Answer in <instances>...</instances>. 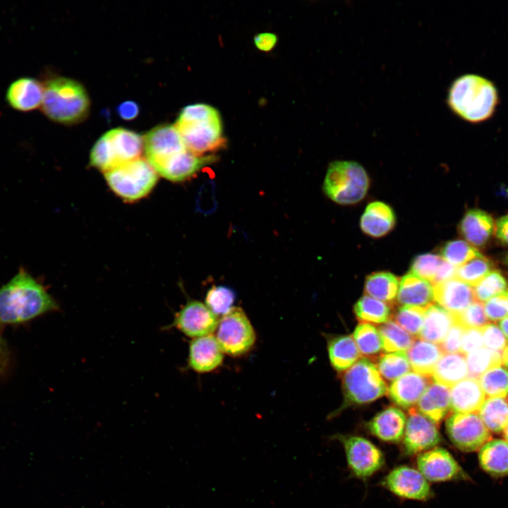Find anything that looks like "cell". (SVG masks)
<instances>
[{"instance_id":"obj_22","label":"cell","mask_w":508,"mask_h":508,"mask_svg":"<svg viewBox=\"0 0 508 508\" xmlns=\"http://www.w3.org/2000/svg\"><path fill=\"white\" fill-rule=\"evenodd\" d=\"M406 417L397 407H388L376 414L368 423L369 431L380 440L397 443L403 439Z\"/></svg>"},{"instance_id":"obj_7","label":"cell","mask_w":508,"mask_h":508,"mask_svg":"<svg viewBox=\"0 0 508 508\" xmlns=\"http://www.w3.org/2000/svg\"><path fill=\"white\" fill-rule=\"evenodd\" d=\"M104 174L111 189L127 201H135L146 196L158 179L154 167L146 159L141 157Z\"/></svg>"},{"instance_id":"obj_4","label":"cell","mask_w":508,"mask_h":508,"mask_svg":"<svg viewBox=\"0 0 508 508\" xmlns=\"http://www.w3.org/2000/svg\"><path fill=\"white\" fill-rule=\"evenodd\" d=\"M42 111L52 121L73 124L83 120L90 109V99L85 87L78 82L56 77L44 85Z\"/></svg>"},{"instance_id":"obj_11","label":"cell","mask_w":508,"mask_h":508,"mask_svg":"<svg viewBox=\"0 0 508 508\" xmlns=\"http://www.w3.org/2000/svg\"><path fill=\"white\" fill-rule=\"evenodd\" d=\"M446 431L452 444L462 452L478 450L490 437V432L476 413H454L446 421Z\"/></svg>"},{"instance_id":"obj_37","label":"cell","mask_w":508,"mask_h":508,"mask_svg":"<svg viewBox=\"0 0 508 508\" xmlns=\"http://www.w3.org/2000/svg\"><path fill=\"white\" fill-rule=\"evenodd\" d=\"M360 354L369 358H377L383 350L381 334L375 326L361 322L356 327L353 337Z\"/></svg>"},{"instance_id":"obj_29","label":"cell","mask_w":508,"mask_h":508,"mask_svg":"<svg viewBox=\"0 0 508 508\" xmlns=\"http://www.w3.org/2000/svg\"><path fill=\"white\" fill-rule=\"evenodd\" d=\"M456 267L445 261L440 255L423 254L413 261L411 272L428 279L433 285L455 277Z\"/></svg>"},{"instance_id":"obj_51","label":"cell","mask_w":508,"mask_h":508,"mask_svg":"<svg viewBox=\"0 0 508 508\" xmlns=\"http://www.w3.org/2000/svg\"><path fill=\"white\" fill-rule=\"evenodd\" d=\"M483 346V339L480 329H465L462 336L460 353H468Z\"/></svg>"},{"instance_id":"obj_17","label":"cell","mask_w":508,"mask_h":508,"mask_svg":"<svg viewBox=\"0 0 508 508\" xmlns=\"http://www.w3.org/2000/svg\"><path fill=\"white\" fill-rule=\"evenodd\" d=\"M217 159L218 157L212 154L197 156L186 150L164 161L155 169L169 181H182Z\"/></svg>"},{"instance_id":"obj_6","label":"cell","mask_w":508,"mask_h":508,"mask_svg":"<svg viewBox=\"0 0 508 508\" xmlns=\"http://www.w3.org/2000/svg\"><path fill=\"white\" fill-rule=\"evenodd\" d=\"M370 180L365 169L353 161L329 164L323 183L327 196L340 205H353L365 196Z\"/></svg>"},{"instance_id":"obj_35","label":"cell","mask_w":508,"mask_h":508,"mask_svg":"<svg viewBox=\"0 0 508 508\" xmlns=\"http://www.w3.org/2000/svg\"><path fill=\"white\" fill-rule=\"evenodd\" d=\"M478 412L488 430L493 433H501L508 424V401L504 398L485 399Z\"/></svg>"},{"instance_id":"obj_31","label":"cell","mask_w":508,"mask_h":508,"mask_svg":"<svg viewBox=\"0 0 508 508\" xmlns=\"http://www.w3.org/2000/svg\"><path fill=\"white\" fill-rule=\"evenodd\" d=\"M479 463L483 470L495 476L508 475V442L502 439L488 440L480 449Z\"/></svg>"},{"instance_id":"obj_34","label":"cell","mask_w":508,"mask_h":508,"mask_svg":"<svg viewBox=\"0 0 508 508\" xmlns=\"http://www.w3.org/2000/svg\"><path fill=\"white\" fill-rule=\"evenodd\" d=\"M399 282L387 272H373L366 277L364 290L368 296L385 303H392L397 298Z\"/></svg>"},{"instance_id":"obj_60","label":"cell","mask_w":508,"mask_h":508,"mask_svg":"<svg viewBox=\"0 0 508 508\" xmlns=\"http://www.w3.org/2000/svg\"><path fill=\"white\" fill-rule=\"evenodd\" d=\"M506 262H507V265H508V255H507V258H506Z\"/></svg>"},{"instance_id":"obj_40","label":"cell","mask_w":508,"mask_h":508,"mask_svg":"<svg viewBox=\"0 0 508 508\" xmlns=\"http://www.w3.org/2000/svg\"><path fill=\"white\" fill-rule=\"evenodd\" d=\"M382 377L394 381L409 373L411 366L406 352H393L380 355L376 365Z\"/></svg>"},{"instance_id":"obj_49","label":"cell","mask_w":508,"mask_h":508,"mask_svg":"<svg viewBox=\"0 0 508 508\" xmlns=\"http://www.w3.org/2000/svg\"><path fill=\"white\" fill-rule=\"evenodd\" d=\"M485 347L502 353L507 346V339L500 327L488 323L481 329Z\"/></svg>"},{"instance_id":"obj_47","label":"cell","mask_w":508,"mask_h":508,"mask_svg":"<svg viewBox=\"0 0 508 508\" xmlns=\"http://www.w3.org/2000/svg\"><path fill=\"white\" fill-rule=\"evenodd\" d=\"M452 315L454 322L461 325L464 329H481L489 323L483 303L478 301L473 302L462 312Z\"/></svg>"},{"instance_id":"obj_20","label":"cell","mask_w":508,"mask_h":508,"mask_svg":"<svg viewBox=\"0 0 508 508\" xmlns=\"http://www.w3.org/2000/svg\"><path fill=\"white\" fill-rule=\"evenodd\" d=\"M431 383L432 377L409 372L393 381L389 387L388 394L395 404L410 409L419 401Z\"/></svg>"},{"instance_id":"obj_59","label":"cell","mask_w":508,"mask_h":508,"mask_svg":"<svg viewBox=\"0 0 508 508\" xmlns=\"http://www.w3.org/2000/svg\"><path fill=\"white\" fill-rule=\"evenodd\" d=\"M502 194L507 198L508 200V186L505 187L502 190Z\"/></svg>"},{"instance_id":"obj_46","label":"cell","mask_w":508,"mask_h":508,"mask_svg":"<svg viewBox=\"0 0 508 508\" xmlns=\"http://www.w3.org/2000/svg\"><path fill=\"white\" fill-rule=\"evenodd\" d=\"M427 308L403 306L394 315L395 322L411 335L419 336Z\"/></svg>"},{"instance_id":"obj_27","label":"cell","mask_w":508,"mask_h":508,"mask_svg":"<svg viewBox=\"0 0 508 508\" xmlns=\"http://www.w3.org/2000/svg\"><path fill=\"white\" fill-rule=\"evenodd\" d=\"M454 324L452 314L442 307L431 304L427 307L420 339L440 344Z\"/></svg>"},{"instance_id":"obj_2","label":"cell","mask_w":508,"mask_h":508,"mask_svg":"<svg viewBox=\"0 0 508 508\" xmlns=\"http://www.w3.org/2000/svg\"><path fill=\"white\" fill-rule=\"evenodd\" d=\"M447 103L460 119L478 123L488 120L495 114L499 95L491 80L478 74L466 73L452 82Z\"/></svg>"},{"instance_id":"obj_39","label":"cell","mask_w":508,"mask_h":508,"mask_svg":"<svg viewBox=\"0 0 508 508\" xmlns=\"http://www.w3.org/2000/svg\"><path fill=\"white\" fill-rule=\"evenodd\" d=\"M469 377L479 378L490 368L502 364V353L485 346L466 355Z\"/></svg>"},{"instance_id":"obj_33","label":"cell","mask_w":508,"mask_h":508,"mask_svg":"<svg viewBox=\"0 0 508 508\" xmlns=\"http://www.w3.org/2000/svg\"><path fill=\"white\" fill-rule=\"evenodd\" d=\"M329 361L337 371L347 370L359 358L360 352L352 336L343 335L328 341Z\"/></svg>"},{"instance_id":"obj_24","label":"cell","mask_w":508,"mask_h":508,"mask_svg":"<svg viewBox=\"0 0 508 508\" xmlns=\"http://www.w3.org/2000/svg\"><path fill=\"white\" fill-rule=\"evenodd\" d=\"M485 400V395L478 379L466 377L452 387L450 409L454 413L478 412Z\"/></svg>"},{"instance_id":"obj_13","label":"cell","mask_w":508,"mask_h":508,"mask_svg":"<svg viewBox=\"0 0 508 508\" xmlns=\"http://www.w3.org/2000/svg\"><path fill=\"white\" fill-rule=\"evenodd\" d=\"M146 159L154 169L186 148L174 125L163 124L148 131L143 137Z\"/></svg>"},{"instance_id":"obj_54","label":"cell","mask_w":508,"mask_h":508,"mask_svg":"<svg viewBox=\"0 0 508 508\" xmlns=\"http://www.w3.org/2000/svg\"><path fill=\"white\" fill-rule=\"evenodd\" d=\"M11 363V353L5 340L0 334V377L8 371Z\"/></svg>"},{"instance_id":"obj_43","label":"cell","mask_w":508,"mask_h":508,"mask_svg":"<svg viewBox=\"0 0 508 508\" xmlns=\"http://www.w3.org/2000/svg\"><path fill=\"white\" fill-rule=\"evenodd\" d=\"M508 283L498 270H491L476 286L473 291L476 301L485 302L490 298L508 291Z\"/></svg>"},{"instance_id":"obj_3","label":"cell","mask_w":508,"mask_h":508,"mask_svg":"<svg viewBox=\"0 0 508 508\" xmlns=\"http://www.w3.org/2000/svg\"><path fill=\"white\" fill-rule=\"evenodd\" d=\"M186 150L197 156L214 152L226 146L219 112L207 104L185 107L174 125Z\"/></svg>"},{"instance_id":"obj_55","label":"cell","mask_w":508,"mask_h":508,"mask_svg":"<svg viewBox=\"0 0 508 508\" xmlns=\"http://www.w3.org/2000/svg\"><path fill=\"white\" fill-rule=\"evenodd\" d=\"M495 234L500 241L508 244V214L500 217L497 221Z\"/></svg>"},{"instance_id":"obj_48","label":"cell","mask_w":508,"mask_h":508,"mask_svg":"<svg viewBox=\"0 0 508 508\" xmlns=\"http://www.w3.org/2000/svg\"><path fill=\"white\" fill-rule=\"evenodd\" d=\"M488 320H502L508 316V291L494 296L483 304Z\"/></svg>"},{"instance_id":"obj_10","label":"cell","mask_w":508,"mask_h":508,"mask_svg":"<svg viewBox=\"0 0 508 508\" xmlns=\"http://www.w3.org/2000/svg\"><path fill=\"white\" fill-rule=\"evenodd\" d=\"M342 445L347 464L358 478L365 480L377 472L385 464L382 452L369 440L357 435H336Z\"/></svg>"},{"instance_id":"obj_14","label":"cell","mask_w":508,"mask_h":508,"mask_svg":"<svg viewBox=\"0 0 508 508\" xmlns=\"http://www.w3.org/2000/svg\"><path fill=\"white\" fill-rule=\"evenodd\" d=\"M382 485L397 497L425 501L433 496L430 483L414 468L399 466L392 469L383 479Z\"/></svg>"},{"instance_id":"obj_53","label":"cell","mask_w":508,"mask_h":508,"mask_svg":"<svg viewBox=\"0 0 508 508\" xmlns=\"http://www.w3.org/2000/svg\"><path fill=\"white\" fill-rule=\"evenodd\" d=\"M117 111L119 116L123 119L132 120L138 116L139 107L135 102L126 101L118 107Z\"/></svg>"},{"instance_id":"obj_52","label":"cell","mask_w":508,"mask_h":508,"mask_svg":"<svg viewBox=\"0 0 508 508\" xmlns=\"http://www.w3.org/2000/svg\"><path fill=\"white\" fill-rule=\"evenodd\" d=\"M277 42V37L274 33L262 32L254 37V43L256 47L260 51H271Z\"/></svg>"},{"instance_id":"obj_38","label":"cell","mask_w":508,"mask_h":508,"mask_svg":"<svg viewBox=\"0 0 508 508\" xmlns=\"http://www.w3.org/2000/svg\"><path fill=\"white\" fill-rule=\"evenodd\" d=\"M378 330L382 337L383 350L389 353L405 352L415 341V337L390 320L382 324Z\"/></svg>"},{"instance_id":"obj_18","label":"cell","mask_w":508,"mask_h":508,"mask_svg":"<svg viewBox=\"0 0 508 508\" xmlns=\"http://www.w3.org/2000/svg\"><path fill=\"white\" fill-rule=\"evenodd\" d=\"M433 287L434 301L452 315L462 312L476 301L473 288L456 277L436 284Z\"/></svg>"},{"instance_id":"obj_50","label":"cell","mask_w":508,"mask_h":508,"mask_svg":"<svg viewBox=\"0 0 508 508\" xmlns=\"http://www.w3.org/2000/svg\"><path fill=\"white\" fill-rule=\"evenodd\" d=\"M464 329L454 322L445 340L439 345L444 353L460 352L462 336Z\"/></svg>"},{"instance_id":"obj_56","label":"cell","mask_w":508,"mask_h":508,"mask_svg":"<svg viewBox=\"0 0 508 508\" xmlns=\"http://www.w3.org/2000/svg\"><path fill=\"white\" fill-rule=\"evenodd\" d=\"M499 326L506 339H508V316L500 320Z\"/></svg>"},{"instance_id":"obj_8","label":"cell","mask_w":508,"mask_h":508,"mask_svg":"<svg viewBox=\"0 0 508 508\" xmlns=\"http://www.w3.org/2000/svg\"><path fill=\"white\" fill-rule=\"evenodd\" d=\"M342 386L348 401L356 404L373 401L387 392L376 365L367 358L357 361L344 372Z\"/></svg>"},{"instance_id":"obj_19","label":"cell","mask_w":508,"mask_h":508,"mask_svg":"<svg viewBox=\"0 0 508 508\" xmlns=\"http://www.w3.org/2000/svg\"><path fill=\"white\" fill-rule=\"evenodd\" d=\"M224 352L212 334L195 338L190 343L188 363L195 372H211L222 364Z\"/></svg>"},{"instance_id":"obj_42","label":"cell","mask_w":508,"mask_h":508,"mask_svg":"<svg viewBox=\"0 0 508 508\" xmlns=\"http://www.w3.org/2000/svg\"><path fill=\"white\" fill-rule=\"evenodd\" d=\"M441 253L445 261L456 267L473 258L483 256L473 246L463 240L448 242L442 248Z\"/></svg>"},{"instance_id":"obj_45","label":"cell","mask_w":508,"mask_h":508,"mask_svg":"<svg viewBox=\"0 0 508 508\" xmlns=\"http://www.w3.org/2000/svg\"><path fill=\"white\" fill-rule=\"evenodd\" d=\"M235 299L236 294L232 289L214 286L206 294L205 305L217 316H222L234 308Z\"/></svg>"},{"instance_id":"obj_41","label":"cell","mask_w":508,"mask_h":508,"mask_svg":"<svg viewBox=\"0 0 508 508\" xmlns=\"http://www.w3.org/2000/svg\"><path fill=\"white\" fill-rule=\"evenodd\" d=\"M488 398H504L508 395V370L500 365L493 367L478 379Z\"/></svg>"},{"instance_id":"obj_32","label":"cell","mask_w":508,"mask_h":508,"mask_svg":"<svg viewBox=\"0 0 508 508\" xmlns=\"http://www.w3.org/2000/svg\"><path fill=\"white\" fill-rule=\"evenodd\" d=\"M468 375L466 356L463 353H445L437 363L433 373L435 382L452 387Z\"/></svg>"},{"instance_id":"obj_16","label":"cell","mask_w":508,"mask_h":508,"mask_svg":"<svg viewBox=\"0 0 508 508\" xmlns=\"http://www.w3.org/2000/svg\"><path fill=\"white\" fill-rule=\"evenodd\" d=\"M416 466L425 478L430 482L448 481L462 475L458 462L442 447H435L419 454Z\"/></svg>"},{"instance_id":"obj_5","label":"cell","mask_w":508,"mask_h":508,"mask_svg":"<svg viewBox=\"0 0 508 508\" xmlns=\"http://www.w3.org/2000/svg\"><path fill=\"white\" fill-rule=\"evenodd\" d=\"M143 138L134 131L116 128L102 135L90 152V164L104 173L140 157Z\"/></svg>"},{"instance_id":"obj_12","label":"cell","mask_w":508,"mask_h":508,"mask_svg":"<svg viewBox=\"0 0 508 508\" xmlns=\"http://www.w3.org/2000/svg\"><path fill=\"white\" fill-rule=\"evenodd\" d=\"M409 411L403 437L404 454H419L435 447L441 441L437 424L414 407Z\"/></svg>"},{"instance_id":"obj_26","label":"cell","mask_w":508,"mask_h":508,"mask_svg":"<svg viewBox=\"0 0 508 508\" xmlns=\"http://www.w3.org/2000/svg\"><path fill=\"white\" fill-rule=\"evenodd\" d=\"M495 230L492 217L486 212L472 209L463 217L459 231L472 246H481L489 240Z\"/></svg>"},{"instance_id":"obj_58","label":"cell","mask_w":508,"mask_h":508,"mask_svg":"<svg viewBox=\"0 0 508 508\" xmlns=\"http://www.w3.org/2000/svg\"><path fill=\"white\" fill-rule=\"evenodd\" d=\"M503 432H504V437H505V439H506L505 440H507V441L508 442V424H507V426L505 427V428H504V430H503Z\"/></svg>"},{"instance_id":"obj_9","label":"cell","mask_w":508,"mask_h":508,"mask_svg":"<svg viewBox=\"0 0 508 508\" xmlns=\"http://www.w3.org/2000/svg\"><path fill=\"white\" fill-rule=\"evenodd\" d=\"M224 353L232 356L245 354L255 341L254 329L243 310L234 307L222 315L215 336Z\"/></svg>"},{"instance_id":"obj_15","label":"cell","mask_w":508,"mask_h":508,"mask_svg":"<svg viewBox=\"0 0 508 508\" xmlns=\"http://www.w3.org/2000/svg\"><path fill=\"white\" fill-rule=\"evenodd\" d=\"M218 322L217 316L205 303L191 300L176 313L172 325L195 339L211 334L217 329Z\"/></svg>"},{"instance_id":"obj_25","label":"cell","mask_w":508,"mask_h":508,"mask_svg":"<svg viewBox=\"0 0 508 508\" xmlns=\"http://www.w3.org/2000/svg\"><path fill=\"white\" fill-rule=\"evenodd\" d=\"M395 222V214L391 207L383 202L375 201L366 207L360 226L367 236L380 238L393 229Z\"/></svg>"},{"instance_id":"obj_44","label":"cell","mask_w":508,"mask_h":508,"mask_svg":"<svg viewBox=\"0 0 508 508\" xmlns=\"http://www.w3.org/2000/svg\"><path fill=\"white\" fill-rule=\"evenodd\" d=\"M491 268L492 263L485 257L473 258L456 267L455 277L474 287L491 271Z\"/></svg>"},{"instance_id":"obj_1","label":"cell","mask_w":508,"mask_h":508,"mask_svg":"<svg viewBox=\"0 0 508 508\" xmlns=\"http://www.w3.org/2000/svg\"><path fill=\"white\" fill-rule=\"evenodd\" d=\"M59 309L47 289L24 268L0 288L1 327L24 324Z\"/></svg>"},{"instance_id":"obj_30","label":"cell","mask_w":508,"mask_h":508,"mask_svg":"<svg viewBox=\"0 0 508 508\" xmlns=\"http://www.w3.org/2000/svg\"><path fill=\"white\" fill-rule=\"evenodd\" d=\"M443 354L439 345L420 338L415 339L406 353L414 372L429 377H432L434 369Z\"/></svg>"},{"instance_id":"obj_21","label":"cell","mask_w":508,"mask_h":508,"mask_svg":"<svg viewBox=\"0 0 508 508\" xmlns=\"http://www.w3.org/2000/svg\"><path fill=\"white\" fill-rule=\"evenodd\" d=\"M43 95L44 86L38 80L31 77H22L8 86L6 99L13 109L28 112L41 106Z\"/></svg>"},{"instance_id":"obj_28","label":"cell","mask_w":508,"mask_h":508,"mask_svg":"<svg viewBox=\"0 0 508 508\" xmlns=\"http://www.w3.org/2000/svg\"><path fill=\"white\" fill-rule=\"evenodd\" d=\"M449 409V388L437 382L428 386L418 404V410L437 425Z\"/></svg>"},{"instance_id":"obj_57","label":"cell","mask_w":508,"mask_h":508,"mask_svg":"<svg viewBox=\"0 0 508 508\" xmlns=\"http://www.w3.org/2000/svg\"><path fill=\"white\" fill-rule=\"evenodd\" d=\"M502 363L508 368V344L502 352Z\"/></svg>"},{"instance_id":"obj_36","label":"cell","mask_w":508,"mask_h":508,"mask_svg":"<svg viewBox=\"0 0 508 508\" xmlns=\"http://www.w3.org/2000/svg\"><path fill=\"white\" fill-rule=\"evenodd\" d=\"M356 318L362 322L383 324L389 320L392 308L388 303L368 295L361 297L355 304Z\"/></svg>"},{"instance_id":"obj_23","label":"cell","mask_w":508,"mask_h":508,"mask_svg":"<svg viewBox=\"0 0 508 508\" xmlns=\"http://www.w3.org/2000/svg\"><path fill=\"white\" fill-rule=\"evenodd\" d=\"M397 298L403 306L427 308L434 301L433 284L410 272L401 278Z\"/></svg>"}]
</instances>
